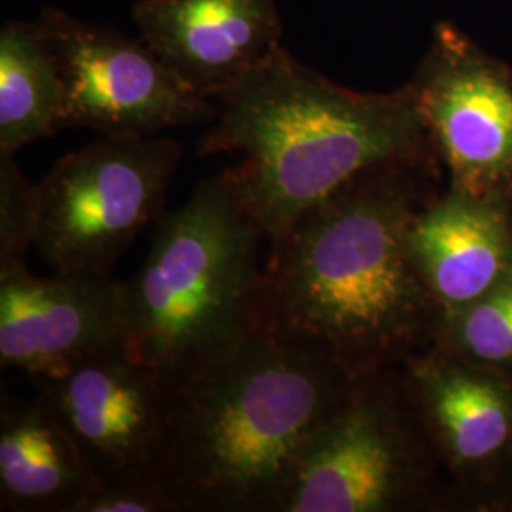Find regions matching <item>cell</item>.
Returning <instances> with one entry per match:
<instances>
[{
	"mask_svg": "<svg viewBox=\"0 0 512 512\" xmlns=\"http://www.w3.org/2000/svg\"><path fill=\"white\" fill-rule=\"evenodd\" d=\"M440 463L461 486L488 488L512 467V372L437 344L401 366Z\"/></svg>",
	"mask_w": 512,
	"mask_h": 512,
	"instance_id": "cell-11",
	"label": "cell"
},
{
	"mask_svg": "<svg viewBox=\"0 0 512 512\" xmlns=\"http://www.w3.org/2000/svg\"><path fill=\"white\" fill-rule=\"evenodd\" d=\"M63 84V128L101 137H156L213 122L217 103L188 90L141 40L57 8L37 21Z\"/></svg>",
	"mask_w": 512,
	"mask_h": 512,
	"instance_id": "cell-7",
	"label": "cell"
},
{
	"mask_svg": "<svg viewBox=\"0 0 512 512\" xmlns=\"http://www.w3.org/2000/svg\"><path fill=\"white\" fill-rule=\"evenodd\" d=\"M126 346L124 283L31 272L0 279V365L35 380Z\"/></svg>",
	"mask_w": 512,
	"mask_h": 512,
	"instance_id": "cell-10",
	"label": "cell"
},
{
	"mask_svg": "<svg viewBox=\"0 0 512 512\" xmlns=\"http://www.w3.org/2000/svg\"><path fill=\"white\" fill-rule=\"evenodd\" d=\"M357 380L264 325L165 384L156 475L181 512H279L302 452Z\"/></svg>",
	"mask_w": 512,
	"mask_h": 512,
	"instance_id": "cell-2",
	"label": "cell"
},
{
	"mask_svg": "<svg viewBox=\"0 0 512 512\" xmlns=\"http://www.w3.org/2000/svg\"><path fill=\"white\" fill-rule=\"evenodd\" d=\"M80 512H181L158 476L99 482Z\"/></svg>",
	"mask_w": 512,
	"mask_h": 512,
	"instance_id": "cell-18",
	"label": "cell"
},
{
	"mask_svg": "<svg viewBox=\"0 0 512 512\" xmlns=\"http://www.w3.org/2000/svg\"><path fill=\"white\" fill-rule=\"evenodd\" d=\"M183 158L171 137H101L65 154L35 184L42 260L61 275L109 277L152 220Z\"/></svg>",
	"mask_w": 512,
	"mask_h": 512,
	"instance_id": "cell-6",
	"label": "cell"
},
{
	"mask_svg": "<svg viewBox=\"0 0 512 512\" xmlns=\"http://www.w3.org/2000/svg\"><path fill=\"white\" fill-rule=\"evenodd\" d=\"M435 344L512 372V268L473 304L442 317Z\"/></svg>",
	"mask_w": 512,
	"mask_h": 512,
	"instance_id": "cell-16",
	"label": "cell"
},
{
	"mask_svg": "<svg viewBox=\"0 0 512 512\" xmlns=\"http://www.w3.org/2000/svg\"><path fill=\"white\" fill-rule=\"evenodd\" d=\"M429 143L463 196L512 203V71L440 21L412 80Z\"/></svg>",
	"mask_w": 512,
	"mask_h": 512,
	"instance_id": "cell-8",
	"label": "cell"
},
{
	"mask_svg": "<svg viewBox=\"0 0 512 512\" xmlns=\"http://www.w3.org/2000/svg\"><path fill=\"white\" fill-rule=\"evenodd\" d=\"M141 40L188 90L215 101L281 48L275 0H139Z\"/></svg>",
	"mask_w": 512,
	"mask_h": 512,
	"instance_id": "cell-12",
	"label": "cell"
},
{
	"mask_svg": "<svg viewBox=\"0 0 512 512\" xmlns=\"http://www.w3.org/2000/svg\"><path fill=\"white\" fill-rule=\"evenodd\" d=\"M266 241L228 169L198 184L124 283L129 353L169 384L264 327Z\"/></svg>",
	"mask_w": 512,
	"mask_h": 512,
	"instance_id": "cell-4",
	"label": "cell"
},
{
	"mask_svg": "<svg viewBox=\"0 0 512 512\" xmlns=\"http://www.w3.org/2000/svg\"><path fill=\"white\" fill-rule=\"evenodd\" d=\"M35 184L29 183L14 154L0 152V279L29 272L27 253L37 241Z\"/></svg>",
	"mask_w": 512,
	"mask_h": 512,
	"instance_id": "cell-17",
	"label": "cell"
},
{
	"mask_svg": "<svg viewBox=\"0 0 512 512\" xmlns=\"http://www.w3.org/2000/svg\"><path fill=\"white\" fill-rule=\"evenodd\" d=\"M37 382L99 482L158 476L167 387L126 346Z\"/></svg>",
	"mask_w": 512,
	"mask_h": 512,
	"instance_id": "cell-9",
	"label": "cell"
},
{
	"mask_svg": "<svg viewBox=\"0 0 512 512\" xmlns=\"http://www.w3.org/2000/svg\"><path fill=\"white\" fill-rule=\"evenodd\" d=\"M63 129V84L35 21L0 31V152L42 141Z\"/></svg>",
	"mask_w": 512,
	"mask_h": 512,
	"instance_id": "cell-15",
	"label": "cell"
},
{
	"mask_svg": "<svg viewBox=\"0 0 512 512\" xmlns=\"http://www.w3.org/2000/svg\"><path fill=\"white\" fill-rule=\"evenodd\" d=\"M215 103L200 156H241L228 171L268 243L370 167L439 162L408 86L355 92L283 46Z\"/></svg>",
	"mask_w": 512,
	"mask_h": 512,
	"instance_id": "cell-3",
	"label": "cell"
},
{
	"mask_svg": "<svg viewBox=\"0 0 512 512\" xmlns=\"http://www.w3.org/2000/svg\"><path fill=\"white\" fill-rule=\"evenodd\" d=\"M410 253L440 319L467 308L512 268V203L435 194L410 226Z\"/></svg>",
	"mask_w": 512,
	"mask_h": 512,
	"instance_id": "cell-13",
	"label": "cell"
},
{
	"mask_svg": "<svg viewBox=\"0 0 512 512\" xmlns=\"http://www.w3.org/2000/svg\"><path fill=\"white\" fill-rule=\"evenodd\" d=\"M439 465L401 366L366 374L302 452L279 512L431 509Z\"/></svg>",
	"mask_w": 512,
	"mask_h": 512,
	"instance_id": "cell-5",
	"label": "cell"
},
{
	"mask_svg": "<svg viewBox=\"0 0 512 512\" xmlns=\"http://www.w3.org/2000/svg\"><path fill=\"white\" fill-rule=\"evenodd\" d=\"M437 160L370 167L302 213L270 245L264 325L321 349L355 378L435 344L440 310L410 253Z\"/></svg>",
	"mask_w": 512,
	"mask_h": 512,
	"instance_id": "cell-1",
	"label": "cell"
},
{
	"mask_svg": "<svg viewBox=\"0 0 512 512\" xmlns=\"http://www.w3.org/2000/svg\"><path fill=\"white\" fill-rule=\"evenodd\" d=\"M99 484L52 404L2 399L0 509L8 512H80Z\"/></svg>",
	"mask_w": 512,
	"mask_h": 512,
	"instance_id": "cell-14",
	"label": "cell"
}]
</instances>
